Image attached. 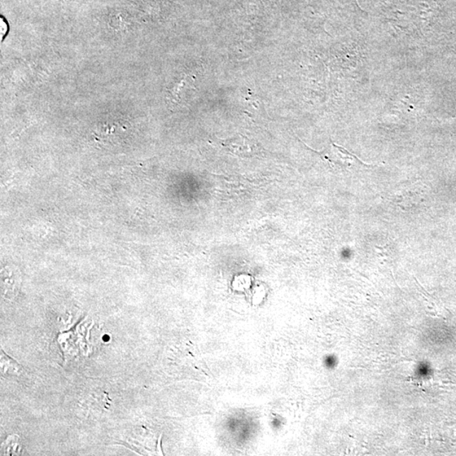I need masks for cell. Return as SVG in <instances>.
Masks as SVG:
<instances>
[{"label": "cell", "instance_id": "obj_1", "mask_svg": "<svg viewBox=\"0 0 456 456\" xmlns=\"http://www.w3.org/2000/svg\"><path fill=\"white\" fill-rule=\"evenodd\" d=\"M223 147L236 156L240 157H251L258 152L256 142L243 135L222 140Z\"/></svg>", "mask_w": 456, "mask_h": 456}]
</instances>
